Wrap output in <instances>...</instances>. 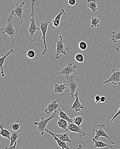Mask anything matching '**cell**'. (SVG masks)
<instances>
[{
    "label": "cell",
    "mask_w": 120,
    "mask_h": 149,
    "mask_svg": "<svg viewBox=\"0 0 120 149\" xmlns=\"http://www.w3.org/2000/svg\"><path fill=\"white\" fill-rule=\"evenodd\" d=\"M36 0H32L31 3L29 4H31L32 9V13L31 14V19L30 26L29 28L28 32L31 36V42H33L34 40L33 39V37L37 31L40 30V28H38L36 23L35 17L34 7L35 5Z\"/></svg>",
    "instance_id": "obj_1"
},
{
    "label": "cell",
    "mask_w": 120,
    "mask_h": 149,
    "mask_svg": "<svg viewBox=\"0 0 120 149\" xmlns=\"http://www.w3.org/2000/svg\"><path fill=\"white\" fill-rule=\"evenodd\" d=\"M58 116H59V114L57 113V110H56L53 112V113L51 116L48 117V118L45 119V117H41L40 121L38 122H35L34 123L36 125H37V129L38 130L37 132L36 133V134H37L39 132H41V134L42 135H43L44 134L45 132V130L47 126V124L49 123V122L51 120L54 119V118H57L58 119V117H59Z\"/></svg>",
    "instance_id": "obj_2"
},
{
    "label": "cell",
    "mask_w": 120,
    "mask_h": 149,
    "mask_svg": "<svg viewBox=\"0 0 120 149\" xmlns=\"http://www.w3.org/2000/svg\"><path fill=\"white\" fill-rule=\"evenodd\" d=\"M50 23V21L49 19L46 20L45 21H42L40 22V30L41 31V32L43 34L42 39L43 40V42L36 44V45L38 46H42L43 44L44 45V48L43 49V50L41 51L43 55H45L47 51V45L46 41V35L48 26Z\"/></svg>",
    "instance_id": "obj_3"
},
{
    "label": "cell",
    "mask_w": 120,
    "mask_h": 149,
    "mask_svg": "<svg viewBox=\"0 0 120 149\" xmlns=\"http://www.w3.org/2000/svg\"><path fill=\"white\" fill-rule=\"evenodd\" d=\"M25 4V2H22L21 3H16V7L12 11L9 17L8 21L11 19H13L15 16H16L20 19V22L19 24H22L23 23L22 15L24 11V6Z\"/></svg>",
    "instance_id": "obj_4"
},
{
    "label": "cell",
    "mask_w": 120,
    "mask_h": 149,
    "mask_svg": "<svg viewBox=\"0 0 120 149\" xmlns=\"http://www.w3.org/2000/svg\"><path fill=\"white\" fill-rule=\"evenodd\" d=\"M0 31L3 35H8L11 38L12 45L14 44V38L16 33L13 26V19L8 21V24L5 27L0 28Z\"/></svg>",
    "instance_id": "obj_5"
},
{
    "label": "cell",
    "mask_w": 120,
    "mask_h": 149,
    "mask_svg": "<svg viewBox=\"0 0 120 149\" xmlns=\"http://www.w3.org/2000/svg\"><path fill=\"white\" fill-rule=\"evenodd\" d=\"M59 37L60 38V40L55 41L56 44V58L57 60H59L60 57L61 56L60 55L61 54H63L65 56H66L67 55L66 50L71 48L70 47L67 48L65 47V46L64 45V42H63V38H62V35H60Z\"/></svg>",
    "instance_id": "obj_6"
},
{
    "label": "cell",
    "mask_w": 120,
    "mask_h": 149,
    "mask_svg": "<svg viewBox=\"0 0 120 149\" xmlns=\"http://www.w3.org/2000/svg\"><path fill=\"white\" fill-rule=\"evenodd\" d=\"M112 83L115 85H120V70L118 68L112 69L110 76L104 82V84Z\"/></svg>",
    "instance_id": "obj_7"
},
{
    "label": "cell",
    "mask_w": 120,
    "mask_h": 149,
    "mask_svg": "<svg viewBox=\"0 0 120 149\" xmlns=\"http://www.w3.org/2000/svg\"><path fill=\"white\" fill-rule=\"evenodd\" d=\"M67 63L68 64H67V66L66 67L64 68L59 73L52 75V77H54L58 75L62 74L65 76L66 79H69V77H70V75L72 73L75 72V70L77 69V67L75 65H73L71 63Z\"/></svg>",
    "instance_id": "obj_8"
},
{
    "label": "cell",
    "mask_w": 120,
    "mask_h": 149,
    "mask_svg": "<svg viewBox=\"0 0 120 149\" xmlns=\"http://www.w3.org/2000/svg\"><path fill=\"white\" fill-rule=\"evenodd\" d=\"M105 127V125L104 124L100 125H98V130H95L93 129V131L95 132L96 134L94 138L96 140H99L100 137H104L106 138L107 139L109 140L110 142L112 144H115V143L111 140L110 136L106 133L103 130V128Z\"/></svg>",
    "instance_id": "obj_9"
},
{
    "label": "cell",
    "mask_w": 120,
    "mask_h": 149,
    "mask_svg": "<svg viewBox=\"0 0 120 149\" xmlns=\"http://www.w3.org/2000/svg\"><path fill=\"white\" fill-rule=\"evenodd\" d=\"M66 82H67V84L71 92V95L74 100H75L74 97V95H75V92H76L77 88L79 86V84L76 81L74 77L73 76H70L69 79H67Z\"/></svg>",
    "instance_id": "obj_10"
},
{
    "label": "cell",
    "mask_w": 120,
    "mask_h": 149,
    "mask_svg": "<svg viewBox=\"0 0 120 149\" xmlns=\"http://www.w3.org/2000/svg\"><path fill=\"white\" fill-rule=\"evenodd\" d=\"M60 99V97H58L56 100L53 101L51 102L48 104L45 111L46 114L51 115L55 111L60 109V105L59 104Z\"/></svg>",
    "instance_id": "obj_11"
},
{
    "label": "cell",
    "mask_w": 120,
    "mask_h": 149,
    "mask_svg": "<svg viewBox=\"0 0 120 149\" xmlns=\"http://www.w3.org/2000/svg\"><path fill=\"white\" fill-rule=\"evenodd\" d=\"M68 129L69 131L77 133L80 137H84L86 135V133L82 130L81 126H78L74 123H69Z\"/></svg>",
    "instance_id": "obj_12"
},
{
    "label": "cell",
    "mask_w": 120,
    "mask_h": 149,
    "mask_svg": "<svg viewBox=\"0 0 120 149\" xmlns=\"http://www.w3.org/2000/svg\"><path fill=\"white\" fill-rule=\"evenodd\" d=\"M74 97H76V100L74 101V103L72 104V106L70 107L71 111L74 110L75 112H78L80 111L82 109H84V104H82L80 103L78 93H75Z\"/></svg>",
    "instance_id": "obj_13"
},
{
    "label": "cell",
    "mask_w": 120,
    "mask_h": 149,
    "mask_svg": "<svg viewBox=\"0 0 120 149\" xmlns=\"http://www.w3.org/2000/svg\"><path fill=\"white\" fill-rule=\"evenodd\" d=\"M14 53V50L13 49L11 48L10 49V51L8 53H6V54H1L2 56V57L0 58V68L1 69V77H5V75L4 74V71H3V64L5 62L6 58H8L10 55L13 54Z\"/></svg>",
    "instance_id": "obj_14"
},
{
    "label": "cell",
    "mask_w": 120,
    "mask_h": 149,
    "mask_svg": "<svg viewBox=\"0 0 120 149\" xmlns=\"http://www.w3.org/2000/svg\"><path fill=\"white\" fill-rule=\"evenodd\" d=\"M65 15H66V13H65V9L62 8L59 14L56 17L55 19L52 20V23L53 25L52 28L53 29H56L60 26L61 23V17L62 16H65Z\"/></svg>",
    "instance_id": "obj_15"
},
{
    "label": "cell",
    "mask_w": 120,
    "mask_h": 149,
    "mask_svg": "<svg viewBox=\"0 0 120 149\" xmlns=\"http://www.w3.org/2000/svg\"><path fill=\"white\" fill-rule=\"evenodd\" d=\"M45 131L47 133L50 134L52 135L53 138L54 139V140L56 142L57 144H58V146L60 148H61L62 149H69L70 148L69 147L67 143H66V142L63 141H62L61 140L59 139V138H57L56 136H55L54 134H53V132L50 131L49 130H47V129H45Z\"/></svg>",
    "instance_id": "obj_16"
},
{
    "label": "cell",
    "mask_w": 120,
    "mask_h": 149,
    "mask_svg": "<svg viewBox=\"0 0 120 149\" xmlns=\"http://www.w3.org/2000/svg\"><path fill=\"white\" fill-rule=\"evenodd\" d=\"M53 134L56 136L57 138L63 141L67 142H74V141L71 140L69 138V131H67L66 133L56 134L53 133Z\"/></svg>",
    "instance_id": "obj_17"
},
{
    "label": "cell",
    "mask_w": 120,
    "mask_h": 149,
    "mask_svg": "<svg viewBox=\"0 0 120 149\" xmlns=\"http://www.w3.org/2000/svg\"><path fill=\"white\" fill-rule=\"evenodd\" d=\"M86 7L90 9L94 13H96L98 6L95 0H87Z\"/></svg>",
    "instance_id": "obj_18"
},
{
    "label": "cell",
    "mask_w": 120,
    "mask_h": 149,
    "mask_svg": "<svg viewBox=\"0 0 120 149\" xmlns=\"http://www.w3.org/2000/svg\"><path fill=\"white\" fill-rule=\"evenodd\" d=\"M58 121L56 123V124H57L58 126L62 129V130L66 131H69L68 129L69 123L68 122V121L66 120L65 119L60 118V117H58Z\"/></svg>",
    "instance_id": "obj_19"
},
{
    "label": "cell",
    "mask_w": 120,
    "mask_h": 149,
    "mask_svg": "<svg viewBox=\"0 0 120 149\" xmlns=\"http://www.w3.org/2000/svg\"><path fill=\"white\" fill-rule=\"evenodd\" d=\"M20 130L17 131H12V133L10 135V143L9 147H10L13 146L15 144V142L19 138L20 134Z\"/></svg>",
    "instance_id": "obj_20"
},
{
    "label": "cell",
    "mask_w": 120,
    "mask_h": 149,
    "mask_svg": "<svg viewBox=\"0 0 120 149\" xmlns=\"http://www.w3.org/2000/svg\"><path fill=\"white\" fill-rule=\"evenodd\" d=\"M93 141L94 143V148H101L102 149H104L105 147H109V148H112V146H109L107 143H105L99 140H96L93 138Z\"/></svg>",
    "instance_id": "obj_21"
},
{
    "label": "cell",
    "mask_w": 120,
    "mask_h": 149,
    "mask_svg": "<svg viewBox=\"0 0 120 149\" xmlns=\"http://www.w3.org/2000/svg\"><path fill=\"white\" fill-rule=\"evenodd\" d=\"M4 127L3 124V123L0 124V135L3 137V138L8 139L10 140V135L11 134L10 132L7 129H4L3 127Z\"/></svg>",
    "instance_id": "obj_22"
},
{
    "label": "cell",
    "mask_w": 120,
    "mask_h": 149,
    "mask_svg": "<svg viewBox=\"0 0 120 149\" xmlns=\"http://www.w3.org/2000/svg\"><path fill=\"white\" fill-rule=\"evenodd\" d=\"M66 89V85L65 84H54V92L57 93L61 94L64 92Z\"/></svg>",
    "instance_id": "obj_23"
},
{
    "label": "cell",
    "mask_w": 120,
    "mask_h": 149,
    "mask_svg": "<svg viewBox=\"0 0 120 149\" xmlns=\"http://www.w3.org/2000/svg\"><path fill=\"white\" fill-rule=\"evenodd\" d=\"M57 112L59 114V117L60 118H62V119H65L66 120L68 121L69 123H73L72 121V119H71L68 116V115L66 114L63 111L61 110L60 108L57 110Z\"/></svg>",
    "instance_id": "obj_24"
},
{
    "label": "cell",
    "mask_w": 120,
    "mask_h": 149,
    "mask_svg": "<svg viewBox=\"0 0 120 149\" xmlns=\"http://www.w3.org/2000/svg\"><path fill=\"white\" fill-rule=\"evenodd\" d=\"M112 41L114 43H116L119 40H120V31L116 30V31L112 32L111 36Z\"/></svg>",
    "instance_id": "obj_25"
},
{
    "label": "cell",
    "mask_w": 120,
    "mask_h": 149,
    "mask_svg": "<svg viewBox=\"0 0 120 149\" xmlns=\"http://www.w3.org/2000/svg\"><path fill=\"white\" fill-rule=\"evenodd\" d=\"M100 23V19L97 17H92L91 23V28H98L99 27Z\"/></svg>",
    "instance_id": "obj_26"
},
{
    "label": "cell",
    "mask_w": 120,
    "mask_h": 149,
    "mask_svg": "<svg viewBox=\"0 0 120 149\" xmlns=\"http://www.w3.org/2000/svg\"><path fill=\"white\" fill-rule=\"evenodd\" d=\"M85 116H77L74 117L72 119L73 123L77 125L78 126H80L81 124L83 122V119L85 118Z\"/></svg>",
    "instance_id": "obj_27"
},
{
    "label": "cell",
    "mask_w": 120,
    "mask_h": 149,
    "mask_svg": "<svg viewBox=\"0 0 120 149\" xmlns=\"http://www.w3.org/2000/svg\"><path fill=\"white\" fill-rule=\"evenodd\" d=\"M21 125V123L13 122L11 124L10 129L12 131H17L20 130Z\"/></svg>",
    "instance_id": "obj_28"
},
{
    "label": "cell",
    "mask_w": 120,
    "mask_h": 149,
    "mask_svg": "<svg viewBox=\"0 0 120 149\" xmlns=\"http://www.w3.org/2000/svg\"><path fill=\"white\" fill-rule=\"evenodd\" d=\"M75 61H77L78 63H82L84 61V56L83 54L81 53H78L76 54L74 56Z\"/></svg>",
    "instance_id": "obj_29"
},
{
    "label": "cell",
    "mask_w": 120,
    "mask_h": 149,
    "mask_svg": "<svg viewBox=\"0 0 120 149\" xmlns=\"http://www.w3.org/2000/svg\"><path fill=\"white\" fill-rule=\"evenodd\" d=\"M87 44L85 41H80L79 44V48L82 50H85L87 48Z\"/></svg>",
    "instance_id": "obj_30"
},
{
    "label": "cell",
    "mask_w": 120,
    "mask_h": 149,
    "mask_svg": "<svg viewBox=\"0 0 120 149\" xmlns=\"http://www.w3.org/2000/svg\"><path fill=\"white\" fill-rule=\"evenodd\" d=\"M36 53L35 51L33 50H29L27 53L26 56L28 58L30 59L34 58L35 57Z\"/></svg>",
    "instance_id": "obj_31"
},
{
    "label": "cell",
    "mask_w": 120,
    "mask_h": 149,
    "mask_svg": "<svg viewBox=\"0 0 120 149\" xmlns=\"http://www.w3.org/2000/svg\"><path fill=\"white\" fill-rule=\"evenodd\" d=\"M120 115V107L119 109V111H118L117 112V113H116V114H115V115H114V116L113 117V118H112V120H111L110 122V124H109V125H108V127H109V126H110V125H111V124H112V123L113 122V121L115 119V118H116V117H117V116H119Z\"/></svg>",
    "instance_id": "obj_32"
},
{
    "label": "cell",
    "mask_w": 120,
    "mask_h": 149,
    "mask_svg": "<svg viewBox=\"0 0 120 149\" xmlns=\"http://www.w3.org/2000/svg\"><path fill=\"white\" fill-rule=\"evenodd\" d=\"M76 2H77L76 0H68L66 3L69 4L71 6H74L76 4Z\"/></svg>",
    "instance_id": "obj_33"
},
{
    "label": "cell",
    "mask_w": 120,
    "mask_h": 149,
    "mask_svg": "<svg viewBox=\"0 0 120 149\" xmlns=\"http://www.w3.org/2000/svg\"><path fill=\"white\" fill-rule=\"evenodd\" d=\"M16 144H17V141L15 142V144H14V145L12 146V147H6L5 148V149H15L16 148Z\"/></svg>",
    "instance_id": "obj_34"
},
{
    "label": "cell",
    "mask_w": 120,
    "mask_h": 149,
    "mask_svg": "<svg viewBox=\"0 0 120 149\" xmlns=\"http://www.w3.org/2000/svg\"><path fill=\"white\" fill-rule=\"evenodd\" d=\"M106 97L104 96H102L101 97L100 102L101 103H104L106 102Z\"/></svg>",
    "instance_id": "obj_35"
},
{
    "label": "cell",
    "mask_w": 120,
    "mask_h": 149,
    "mask_svg": "<svg viewBox=\"0 0 120 149\" xmlns=\"http://www.w3.org/2000/svg\"><path fill=\"white\" fill-rule=\"evenodd\" d=\"M100 98H101V97L99 96V95H96V96L95 97V100L96 103L100 102Z\"/></svg>",
    "instance_id": "obj_36"
},
{
    "label": "cell",
    "mask_w": 120,
    "mask_h": 149,
    "mask_svg": "<svg viewBox=\"0 0 120 149\" xmlns=\"http://www.w3.org/2000/svg\"><path fill=\"white\" fill-rule=\"evenodd\" d=\"M116 51H118V52H119V53H120V49H119V48L116 47Z\"/></svg>",
    "instance_id": "obj_37"
}]
</instances>
